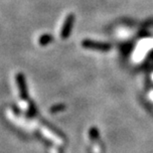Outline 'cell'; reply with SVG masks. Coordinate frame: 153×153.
I'll return each mask as SVG.
<instances>
[{
    "mask_svg": "<svg viewBox=\"0 0 153 153\" xmlns=\"http://www.w3.org/2000/svg\"><path fill=\"white\" fill-rule=\"evenodd\" d=\"M40 130H41V133L43 134V136L46 137L48 140H50L51 142L55 143V144L64 145V143H65V139H64V137L61 136L56 130L51 129L49 126L42 125V126L40 127Z\"/></svg>",
    "mask_w": 153,
    "mask_h": 153,
    "instance_id": "cell-1",
    "label": "cell"
},
{
    "mask_svg": "<svg viewBox=\"0 0 153 153\" xmlns=\"http://www.w3.org/2000/svg\"><path fill=\"white\" fill-rule=\"evenodd\" d=\"M90 140L91 143V151L93 153H102V145L100 143L99 131L96 127L91 128L90 130Z\"/></svg>",
    "mask_w": 153,
    "mask_h": 153,
    "instance_id": "cell-2",
    "label": "cell"
},
{
    "mask_svg": "<svg viewBox=\"0 0 153 153\" xmlns=\"http://www.w3.org/2000/svg\"><path fill=\"white\" fill-rule=\"evenodd\" d=\"M52 153H61V152L59 150H57V149L53 148V149H52Z\"/></svg>",
    "mask_w": 153,
    "mask_h": 153,
    "instance_id": "cell-3",
    "label": "cell"
}]
</instances>
